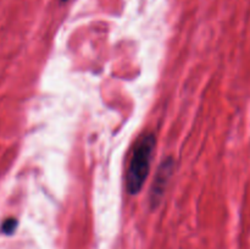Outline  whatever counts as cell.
Instances as JSON below:
<instances>
[{"label":"cell","mask_w":250,"mask_h":249,"mask_svg":"<svg viewBox=\"0 0 250 249\" xmlns=\"http://www.w3.org/2000/svg\"><path fill=\"white\" fill-rule=\"evenodd\" d=\"M154 149H155L154 134H146L137 143L126 177L127 189L131 194H137L143 187L150 170Z\"/></svg>","instance_id":"6da1fadb"},{"label":"cell","mask_w":250,"mask_h":249,"mask_svg":"<svg viewBox=\"0 0 250 249\" xmlns=\"http://www.w3.org/2000/svg\"><path fill=\"white\" fill-rule=\"evenodd\" d=\"M17 227V220L15 219H7L6 221H4L1 226V231L2 233L5 234H12L15 232Z\"/></svg>","instance_id":"3957f363"},{"label":"cell","mask_w":250,"mask_h":249,"mask_svg":"<svg viewBox=\"0 0 250 249\" xmlns=\"http://www.w3.org/2000/svg\"><path fill=\"white\" fill-rule=\"evenodd\" d=\"M61 1H67V0H61Z\"/></svg>","instance_id":"277c9868"},{"label":"cell","mask_w":250,"mask_h":249,"mask_svg":"<svg viewBox=\"0 0 250 249\" xmlns=\"http://www.w3.org/2000/svg\"><path fill=\"white\" fill-rule=\"evenodd\" d=\"M172 168H173V164L170 159H168L167 161H164V163L161 164L160 167H159V171L158 173H156L155 180H154V185H153V188H151V193H150L151 204L153 205L159 204L160 199L163 198L166 185H167V181L168 178H170L171 172H172Z\"/></svg>","instance_id":"7a4b0ae2"}]
</instances>
